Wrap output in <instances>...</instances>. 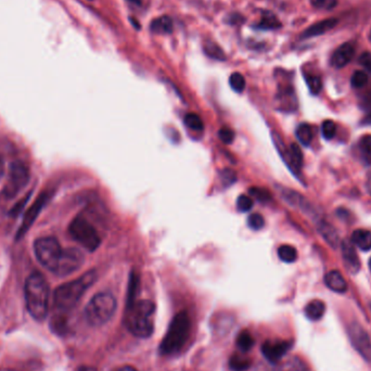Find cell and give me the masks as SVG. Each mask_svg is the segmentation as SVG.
Masks as SVG:
<instances>
[{"label":"cell","instance_id":"obj_1","mask_svg":"<svg viewBox=\"0 0 371 371\" xmlns=\"http://www.w3.org/2000/svg\"><path fill=\"white\" fill-rule=\"evenodd\" d=\"M155 303L149 300L135 301L127 304L124 324L133 336L150 338L155 331Z\"/></svg>","mask_w":371,"mask_h":371},{"label":"cell","instance_id":"obj_2","mask_svg":"<svg viewBox=\"0 0 371 371\" xmlns=\"http://www.w3.org/2000/svg\"><path fill=\"white\" fill-rule=\"evenodd\" d=\"M24 295L30 315L37 321L44 320L49 311L51 290L47 280L39 273L30 275L24 286Z\"/></svg>","mask_w":371,"mask_h":371},{"label":"cell","instance_id":"obj_3","mask_svg":"<svg viewBox=\"0 0 371 371\" xmlns=\"http://www.w3.org/2000/svg\"><path fill=\"white\" fill-rule=\"evenodd\" d=\"M96 279H97L96 271H89L79 279L60 286L53 294V302L58 311L67 313L77 306L84 293L93 286Z\"/></svg>","mask_w":371,"mask_h":371},{"label":"cell","instance_id":"obj_4","mask_svg":"<svg viewBox=\"0 0 371 371\" xmlns=\"http://www.w3.org/2000/svg\"><path fill=\"white\" fill-rule=\"evenodd\" d=\"M190 331L191 320L188 313H178L171 319L167 334L160 344V353L164 356L178 354L188 340Z\"/></svg>","mask_w":371,"mask_h":371},{"label":"cell","instance_id":"obj_5","mask_svg":"<svg viewBox=\"0 0 371 371\" xmlns=\"http://www.w3.org/2000/svg\"><path fill=\"white\" fill-rule=\"evenodd\" d=\"M115 309H117V300L112 293H98L86 306V320L89 321V324L91 326H103L112 318Z\"/></svg>","mask_w":371,"mask_h":371},{"label":"cell","instance_id":"obj_6","mask_svg":"<svg viewBox=\"0 0 371 371\" xmlns=\"http://www.w3.org/2000/svg\"><path fill=\"white\" fill-rule=\"evenodd\" d=\"M34 251H35L36 259H39L41 266L45 267L47 271H51L53 274L62 252H63L59 241L53 237L37 239L34 243Z\"/></svg>","mask_w":371,"mask_h":371},{"label":"cell","instance_id":"obj_7","mask_svg":"<svg viewBox=\"0 0 371 371\" xmlns=\"http://www.w3.org/2000/svg\"><path fill=\"white\" fill-rule=\"evenodd\" d=\"M69 231L72 238L89 252L97 250L100 245V237L98 235L97 230L84 217L77 216V219H74L70 225Z\"/></svg>","mask_w":371,"mask_h":371},{"label":"cell","instance_id":"obj_8","mask_svg":"<svg viewBox=\"0 0 371 371\" xmlns=\"http://www.w3.org/2000/svg\"><path fill=\"white\" fill-rule=\"evenodd\" d=\"M30 181V171L27 165L24 163L13 162L10 167L9 176L7 183L4 187L1 197L3 200L9 201L17 197L24 187L27 185Z\"/></svg>","mask_w":371,"mask_h":371},{"label":"cell","instance_id":"obj_9","mask_svg":"<svg viewBox=\"0 0 371 371\" xmlns=\"http://www.w3.org/2000/svg\"><path fill=\"white\" fill-rule=\"evenodd\" d=\"M348 334L353 348L365 360L371 363V338L366 329L358 323H352L349 325Z\"/></svg>","mask_w":371,"mask_h":371},{"label":"cell","instance_id":"obj_10","mask_svg":"<svg viewBox=\"0 0 371 371\" xmlns=\"http://www.w3.org/2000/svg\"><path fill=\"white\" fill-rule=\"evenodd\" d=\"M84 262H85V256L81 250L75 249V247L65 249L62 252L57 268L53 271V274L60 277L73 274L74 271H79L83 266Z\"/></svg>","mask_w":371,"mask_h":371},{"label":"cell","instance_id":"obj_11","mask_svg":"<svg viewBox=\"0 0 371 371\" xmlns=\"http://www.w3.org/2000/svg\"><path fill=\"white\" fill-rule=\"evenodd\" d=\"M292 348V342L288 340H267L263 343L262 352L265 358L271 364H278L282 357Z\"/></svg>","mask_w":371,"mask_h":371},{"label":"cell","instance_id":"obj_12","mask_svg":"<svg viewBox=\"0 0 371 371\" xmlns=\"http://www.w3.org/2000/svg\"><path fill=\"white\" fill-rule=\"evenodd\" d=\"M355 51H356V48L352 41H348V43L339 46L331 56V65L336 69H342V67H346L354 58Z\"/></svg>","mask_w":371,"mask_h":371},{"label":"cell","instance_id":"obj_13","mask_svg":"<svg viewBox=\"0 0 371 371\" xmlns=\"http://www.w3.org/2000/svg\"><path fill=\"white\" fill-rule=\"evenodd\" d=\"M342 255L344 259L345 266H348L353 273H356L360 269V259L357 256L355 251L354 245L350 241H343L342 242Z\"/></svg>","mask_w":371,"mask_h":371},{"label":"cell","instance_id":"obj_14","mask_svg":"<svg viewBox=\"0 0 371 371\" xmlns=\"http://www.w3.org/2000/svg\"><path fill=\"white\" fill-rule=\"evenodd\" d=\"M325 283L333 292L344 293L348 290V282L338 271H329L325 276Z\"/></svg>","mask_w":371,"mask_h":371},{"label":"cell","instance_id":"obj_15","mask_svg":"<svg viewBox=\"0 0 371 371\" xmlns=\"http://www.w3.org/2000/svg\"><path fill=\"white\" fill-rule=\"evenodd\" d=\"M338 24V20L326 19L323 21L315 23L312 27H308L306 31L303 33V37L305 39H309V37H315V36L323 35V34L327 33V32L331 31L333 27H336Z\"/></svg>","mask_w":371,"mask_h":371},{"label":"cell","instance_id":"obj_16","mask_svg":"<svg viewBox=\"0 0 371 371\" xmlns=\"http://www.w3.org/2000/svg\"><path fill=\"white\" fill-rule=\"evenodd\" d=\"M46 200H47V195L44 193V195L39 197V200L36 201L35 204L32 207V209H30L29 213H27V216L24 219L23 225H22L21 229H20L19 235H18L19 238L24 233H25V231H27V229L30 228L34 219H36V216L39 214L41 207L45 204Z\"/></svg>","mask_w":371,"mask_h":371},{"label":"cell","instance_id":"obj_17","mask_svg":"<svg viewBox=\"0 0 371 371\" xmlns=\"http://www.w3.org/2000/svg\"><path fill=\"white\" fill-rule=\"evenodd\" d=\"M318 231L328 245H330L334 249L338 247L339 235L332 225L329 224L327 221H320L318 224Z\"/></svg>","mask_w":371,"mask_h":371},{"label":"cell","instance_id":"obj_18","mask_svg":"<svg viewBox=\"0 0 371 371\" xmlns=\"http://www.w3.org/2000/svg\"><path fill=\"white\" fill-rule=\"evenodd\" d=\"M326 312V305L323 301L314 300L305 306L304 314L309 320L317 321L323 318Z\"/></svg>","mask_w":371,"mask_h":371},{"label":"cell","instance_id":"obj_19","mask_svg":"<svg viewBox=\"0 0 371 371\" xmlns=\"http://www.w3.org/2000/svg\"><path fill=\"white\" fill-rule=\"evenodd\" d=\"M352 243L360 250H371V233L365 229H357L352 233Z\"/></svg>","mask_w":371,"mask_h":371},{"label":"cell","instance_id":"obj_20","mask_svg":"<svg viewBox=\"0 0 371 371\" xmlns=\"http://www.w3.org/2000/svg\"><path fill=\"white\" fill-rule=\"evenodd\" d=\"M150 30L155 34H171L173 32V21L167 15L157 18L151 22Z\"/></svg>","mask_w":371,"mask_h":371},{"label":"cell","instance_id":"obj_21","mask_svg":"<svg viewBox=\"0 0 371 371\" xmlns=\"http://www.w3.org/2000/svg\"><path fill=\"white\" fill-rule=\"evenodd\" d=\"M289 167L295 169H300L303 164V153L298 145H291L290 149L287 152Z\"/></svg>","mask_w":371,"mask_h":371},{"label":"cell","instance_id":"obj_22","mask_svg":"<svg viewBox=\"0 0 371 371\" xmlns=\"http://www.w3.org/2000/svg\"><path fill=\"white\" fill-rule=\"evenodd\" d=\"M255 341L249 330H242L237 337V346L242 353L249 352L253 348Z\"/></svg>","mask_w":371,"mask_h":371},{"label":"cell","instance_id":"obj_23","mask_svg":"<svg viewBox=\"0 0 371 371\" xmlns=\"http://www.w3.org/2000/svg\"><path fill=\"white\" fill-rule=\"evenodd\" d=\"M295 136L303 145H309L314 138L312 127L308 124H301L295 131Z\"/></svg>","mask_w":371,"mask_h":371},{"label":"cell","instance_id":"obj_24","mask_svg":"<svg viewBox=\"0 0 371 371\" xmlns=\"http://www.w3.org/2000/svg\"><path fill=\"white\" fill-rule=\"evenodd\" d=\"M281 27L280 21L271 12H264L257 27L261 30H277Z\"/></svg>","mask_w":371,"mask_h":371},{"label":"cell","instance_id":"obj_25","mask_svg":"<svg viewBox=\"0 0 371 371\" xmlns=\"http://www.w3.org/2000/svg\"><path fill=\"white\" fill-rule=\"evenodd\" d=\"M279 259L285 263H293L298 259V251L292 245H283L278 249Z\"/></svg>","mask_w":371,"mask_h":371},{"label":"cell","instance_id":"obj_26","mask_svg":"<svg viewBox=\"0 0 371 371\" xmlns=\"http://www.w3.org/2000/svg\"><path fill=\"white\" fill-rule=\"evenodd\" d=\"M229 366L233 371H245L251 366V362L243 355L233 354L229 360Z\"/></svg>","mask_w":371,"mask_h":371},{"label":"cell","instance_id":"obj_27","mask_svg":"<svg viewBox=\"0 0 371 371\" xmlns=\"http://www.w3.org/2000/svg\"><path fill=\"white\" fill-rule=\"evenodd\" d=\"M204 53L209 58H213V59L225 60V58H226L225 57L224 51H221V48L217 44L213 43V41L205 43Z\"/></svg>","mask_w":371,"mask_h":371},{"label":"cell","instance_id":"obj_28","mask_svg":"<svg viewBox=\"0 0 371 371\" xmlns=\"http://www.w3.org/2000/svg\"><path fill=\"white\" fill-rule=\"evenodd\" d=\"M185 124L189 129L195 131H203V127H204L202 119L195 113H188V115H186Z\"/></svg>","mask_w":371,"mask_h":371},{"label":"cell","instance_id":"obj_29","mask_svg":"<svg viewBox=\"0 0 371 371\" xmlns=\"http://www.w3.org/2000/svg\"><path fill=\"white\" fill-rule=\"evenodd\" d=\"M229 84L233 91L236 93H242L245 89V79L243 77L242 74L240 73H233L229 77Z\"/></svg>","mask_w":371,"mask_h":371},{"label":"cell","instance_id":"obj_30","mask_svg":"<svg viewBox=\"0 0 371 371\" xmlns=\"http://www.w3.org/2000/svg\"><path fill=\"white\" fill-rule=\"evenodd\" d=\"M368 83V75L365 71H356L351 77V84L354 89H363Z\"/></svg>","mask_w":371,"mask_h":371},{"label":"cell","instance_id":"obj_31","mask_svg":"<svg viewBox=\"0 0 371 371\" xmlns=\"http://www.w3.org/2000/svg\"><path fill=\"white\" fill-rule=\"evenodd\" d=\"M305 79H306L309 91L313 95L320 93L321 89H323V82H321L320 77H316V75H306Z\"/></svg>","mask_w":371,"mask_h":371},{"label":"cell","instance_id":"obj_32","mask_svg":"<svg viewBox=\"0 0 371 371\" xmlns=\"http://www.w3.org/2000/svg\"><path fill=\"white\" fill-rule=\"evenodd\" d=\"M337 125L333 121H325L321 125V134L324 136L326 141H331V139L336 136Z\"/></svg>","mask_w":371,"mask_h":371},{"label":"cell","instance_id":"obj_33","mask_svg":"<svg viewBox=\"0 0 371 371\" xmlns=\"http://www.w3.org/2000/svg\"><path fill=\"white\" fill-rule=\"evenodd\" d=\"M278 371H305V366L299 358H292L279 367Z\"/></svg>","mask_w":371,"mask_h":371},{"label":"cell","instance_id":"obj_34","mask_svg":"<svg viewBox=\"0 0 371 371\" xmlns=\"http://www.w3.org/2000/svg\"><path fill=\"white\" fill-rule=\"evenodd\" d=\"M311 4L318 10H332L338 5V0H311Z\"/></svg>","mask_w":371,"mask_h":371},{"label":"cell","instance_id":"obj_35","mask_svg":"<svg viewBox=\"0 0 371 371\" xmlns=\"http://www.w3.org/2000/svg\"><path fill=\"white\" fill-rule=\"evenodd\" d=\"M253 207V200L250 197L247 195H240L237 200V209L240 211V212H249L251 209Z\"/></svg>","mask_w":371,"mask_h":371},{"label":"cell","instance_id":"obj_36","mask_svg":"<svg viewBox=\"0 0 371 371\" xmlns=\"http://www.w3.org/2000/svg\"><path fill=\"white\" fill-rule=\"evenodd\" d=\"M247 225L253 230H259V229H262L264 227V219L261 214H252L247 219Z\"/></svg>","mask_w":371,"mask_h":371},{"label":"cell","instance_id":"obj_37","mask_svg":"<svg viewBox=\"0 0 371 371\" xmlns=\"http://www.w3.org/2000/svg\"><path fill=\"white\" fill-rule=\"evenodd\" d=\"M250 193L252 195V197H254L257 200L261 201V202H267V201L271 200V193L266 190V189L263 188H251Z\"/></svg>","mask_w":371,"mask_h":371},{"label":"cell","instance_id":"obj_38","mask_svg":"<svg viewBox=\"0 0 371 371\" xmlns=\"http://www.w3.org/2000/svg\"><path fill=\"white\" fill-rule=\"evenodd\" d=\"M219 136L221 141L226 143V145L233 143V139H235V133H233V129H227V127L221 129L219 131Z\"/></svg>","mask_w":371,"mask_h":371},{"label":"cell","instance_id":"obj_39","mask_svg":"<svg viewBox=\"0 0 371 371\" xmlns=\"http://www.w3.org/2000/svg\"><path fill=\"white\" fill-rule=\"evenodd\" d=\"M221 181H224L225 185H231L237 179L236 173L231 171V169H224V171H221Z\"/></svg>","mask_w":371,"mask_h":371},{"label":"cell","instance_id":"obj_40","mask_svg":"<svg viewBox=\"0 0 371 371\" xmlns=\"http://www.w3.org/2000/svg\"><path fill=\"white\" fill-rule=\"evenodd\" d=\"M360 150L368 157H371V135L365 136L360 141Z\"/></svg>","mask_w":371,"mask_h":371},{"label":"cell","instance_id":"obj_41","mask_svg":"<svg viewBox=\"0 0 371 371\" xmlns=\"http://www.w3.org/2000/svg\"><path fill=\"white\" fill-rule=\"evenodd\" d=\"M360 63L365 69L371 71V55L369 53H363L360 58Z\"/></svg>","mask_w":371,"mask_h":371},{"label":"cell","instance_id":"obj_42","mask_svg":"<svg viewBox=\"0 0 371 371\" xmlns=\"http://www.w3.org/2000/svg\"><path fill=\"white\" fill-rule=\"evenodd\" d=\"M115 371H137V370H136V369L131 366H123V367H119V368L117 369V370Z\"/></svg>","mask_w":371,"mask_h":371},{"label":"cell","instance_id":"obj_43","mask_svg":"<svg viewBox=\"0 0 371 371\" xmlns=\"http://www.w3.org/2000/svg\"><path fill=\"white\" fill-rule=\"evenodd\" d=\"M5 174V165H4L3 160L0 157V179Z\"/></svg>","mask_w":371,"mask_h":371},{"label":"cell","instance_id":"obj_44","mask_svg":"<svg viewBox=\"0 0 371 371\" xmlns=\"http://www.w3.org/2000/svg\"><path fill=\"white\" fill-rule=\"evenodd\" d=\"M129 3L135 4V5H141V0H127Z\"/></svg>","mask_w":371,"mask_h":371},{"label":"cell","instance_id":"obj_45","mask_svg":"<svg viewBox=\"0 0 371 371\" xmlns=\"http://www.w3.org/2000/svg\"><path fill=\"white\" fill-rule=\"evenodd\" d=\"M0 371H19V370H15V369H11V368H3V369H0Z\"/></svg>","mask_w":371,"mask_h":371},{"label":"cell","instance_id":"obj_46","mask_svg":"<svg viewBox=\"0 0 371 371\" xmlns=\"http://www.w3.org/2000/svg\"><path fill=\"white\" fill-rule=\"evenodd\" d=\"M369 268H370V271H371V259H370V261H369Z\"/></svg>","mask_w":371,"mask_h":371},{"label":"cell","instance_id":"obj_47","mask_svg":"<svg viewBox=\"0 0 371 371\" xmlns=\"http://www.w3.org/2000/svg\"><path fill=\"white\" fill-rule=\"evenodd\" d=\"M370 41H371V32H370Z\"/></svg>","mask_w":371,"mask_h":371}]
</instances>
